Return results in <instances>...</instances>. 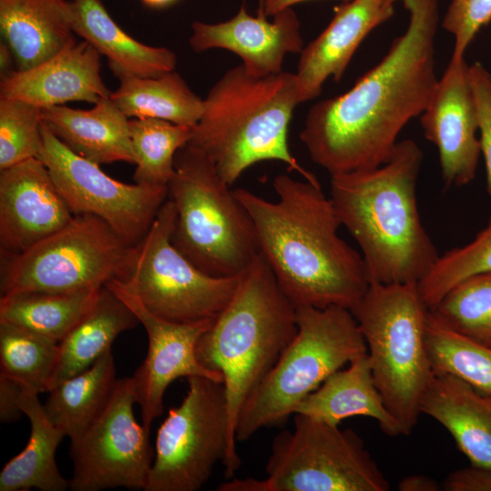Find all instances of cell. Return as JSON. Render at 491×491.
Segmentation results:
<instances>
[{
	"instance_id": "cell-28",
	"label": "cell",
	"mask_w": 491,
	"mask_h": 491,
	"mask_svg": "<svg viewBox=\"0 0 491 491\" xmlns=\"http://www.w3.org/2000/svg\"><path fill=\"white\" fill-rule=\"evenodd\" d=\"M117 379L112 350L47 393L46 416L75 446L106 406Z\"/></svg>"
},
{
	"instance_id": "cell-15",
	"label": "cell",
	"mask_w": 491,
	"mask_h": 491,
	"mask_svg": "<svg viewBox=\"0 0 491 491\" xmlns=\"http://www.w3.org/2000/svg\"><path fill=\"white\" fill-rule=\"evenodd\" d=\"M105 286L131 308L147 335L145 358L131 379L142 425L150 433L154 420L164 411V396L172 382L191 376L223 382L221 373L205 368L195 354L197 341L213 319L194 323L167 321L145 309L125 280L115 278Z\"/></svg>"
},
{
	"instance_id": "cell-32",
	"label": "cell",
	"mask_w": 491,
	"mask_h": 491,
	"mask_svg": "<svg viewBox=\"0 0 491 491\" xmlns=\"http://www.w3.org/2000/svg\"><path fill=\"white\" fill-rule=\"evenodd\" d=\"M426 345L435 372L455 375L491 395V348L455 331L430 310Z\"/></svg>"
},
{
	"instance_id": "cell-13",
	"label": "cell",
	"mask_w": 491,
	"mask_h": 491,
	"mask_svg": "<svg viewBox=\"0 0 491 491\" xmlns=\"http://www.w3.org/2000/svg\"><path fill=\"white\" fill-rule=\"evenodd\" d=\"M42 135L37 158L48 169L71 212L95 215L128 244L136 245L167 199L168 186L125 184L110 177L99 165L65 146L43 121Z\"/></svg>"
},
{
	"instance_id": "cell-22",
	"label": "cell",
	"mask_w": 491,
	"mask_h": 491,
	"mask_svg": "<svg viewBox=\"0 0 491 491\" xmlns=\"http://www.w3.org/2000/svg\"><path fill=\"white\" fill-rule=\"evenodd\" d=\"M42 121L70 150L97 165H135L129 120L108 98L88 110L64 105L41 108Z\"/></svg>"
},
{
	"instance_id": "cell-31",
	"label": "cell",
	"mask_w": 491,
	"mask_h": 491,
	"mask_svg": "<svg viewBox=\"0 0 491 491\" xmlns=\"http://www.w3.org/2000/svg\"><path fill=\"white\" fill-rule=\"evenodd\" d=\"M135 155L136 184L168 186L175 172V157L191 138L192 128L157 118L129 120Z\"/></svg>"
},
{
	"instance_id": "cell-1",
	"label": "cell",
	"mask_w": 491,
	"mask_h": 491,
	"mask_svg": "<svg viewBox=\"0 0 491 491\" xmlns=\"http://www.w3.org/2000/svg\"><path fill=\"white\" fill-rule=\"evenodd\" d=\"M406 31L382 60L345 94L311 106L299 137L330 175L385 164L406 125L420 115L436 85L438 0H400Z\"/></svg>"
},
{
	"instance_id": "cell-5",
	"label": "cell",
	"mask_w": 491,
	"mask_h": 491,
	"mask_svg": "<svg viewBox=\"0 0 491 491\" xmlns=\"http://www.w3.org/2000/svg\"><path fill=\"white\" fill-rule=\"evenodd\" d=\"M297 333L296 308L259 252L240 275L237 289L197 341L195 354L221 373L231 439L241 407Z\"/></svg>"
},
{
	"instance_id": "cell-26",
	"label": "cell",
	"mask_w": 491,
	"mask_h": 491,
	"mask_svg": "<svg viewBox=\"0 0 491 491\" xmlns=\"http://www.w3.org/2000/svg\"><path fill=\"white\" fill-rule=\"evenodd\" d=\"M138 324L131 308L109 287L102 286L92 307L58 343L57 361L48 391L90 367L112 350V344L121 333Z\"/></svg>"
},
{
	"instance_id": "cell-11",
	"label": "cell",
	"mask_w": 491,
	"mask_h": 491,
	"mask_svg": "<svg viewBox=\"0 0 491 491\" xmlns=\"http://www.w3.org/2000/svg\"><path fill=\"white\" fill-rule=\"evenodd\" d=\"M274 437L266 465L270 491H387L389 483L351 428L293 415Z\"/></svg>"
},
{
	"instance_id": "cell-43",
	"label": "cell",
	"mask_w": 491,
	"mask_h": 491,
	"mask_svg": "<svg viewBox=\"0 0 491 491\" xmlns=\"http://www.w3.org/2000/svg\"><path fill=\"white\" fill-rule=\"evenodd\" d=\"M308 0H260V7L266 16H273L283 10L292 8L293 5Z\"/></svg>"
},
{
	"instance_id": "cell-41",
	"label": "cell",
	"mask_w": 491,
	"mask_h": 491,
	"mask_svg": "<svg viewBox=\"0 0 491 491\" xmlns=\"http://www.w3.org/2000/svg\"><path fill=\"white\" fill-rule=\"evenodd\" d=\"M399 491H440L442 484L425 475H411L401 479L397 485Z\"/></svg>"
},
{
	"instance_id": "cell-27",
	"label": "cell",
	"mask_w": 491,
	"mask_h": 491,
	"mask_svg": "<svg viewBox=\"0 0 491 491\" xmlns=\"http://www.w3.org/2000/svg\"><path fill=\"white\" fill-rule=\"evenodd\" d=\"M38 393L23 386L20 407L30 422L25 447L0 472V491H65L69 481L60 473L56 449L65 435L48 419Z\"/></svg>"
},
{
	"instance_id": "cell-42",
	"label": "cell",
	"mask_w": 491,
	"mask_h": 491,
	"mask_svg": "<svg viewBox=\"0 0 491 491\" xmlns=\"http://www.w3.org/2000/svg\"><path fill=\"white\" fill-rule=\"evenodd\" d=\"M217 491H270L266 478L232 479L221 483Z\"/></svg>"
},
{
	"instance_id": "cell-9",
	"label": "cell",
	"mask_w": 491,
	"mask_h": 491,
	"mask_svg": "<svg viewBox=\"0 0 491 491\" xmlns=\"http://www.w3.org/2000/svg\"><path fill=\"white\" fill-rule=\"evenodd\" d=\"M134 246L101 218L75 215L63 228L19 254L1 252V296L96 290L129 272Z\"/></svg>"
},
{
	"instance_id": "cell-45",
	"label": "cell",
	"mask_w": 491,
	"mask_h": 491,
	"mask_svg": "<svg viewBox=\"0 0 491 491\" xmlns=\"http://www.w3.org/2000/svg\"><path fill=\"white\" fill-rule=\"evenodd\" d=\"M143 4L153 8H163L172 5L177 0H141Z\"/></svg>"
},
{
	"instance_id": "cell-37",
	"label": "cell",
	"mask_w": 491,
	"mask_h": 491,
	"mask_svg": "<svg viewBox=\"0 0 491 491\" xmlns=\"http://www.w3.org/2000/svg\"><path fill=\"white\" fill-rule=\"evenodd\" d=\"M491 21V0H451L442 27L455 39L451 57L463 58L482 27Z\"/></svg>"
},
{
	"instance_id": "cell-4",
	"label": "cell",
	"mask_w": 491,
	"mask_h": 491,
	"mask_svg": "<svg viewBox=\"0 0 491 491\" xmlns=\"http://www.w3.org/2000/svg\"><path fill=\"white\" fill-rule=\"evenodd\" d=\"M203 102L188 144L210 159L230 186L248 167L266 160L283 162L305 180L319 183L288 146L289 124L299 104L295 74L256 77L240 65L227 70Z\"/></svg>"
},
{
	"instance_id": "cell-14",
	"label": "cell",
	"mask_w": 491,
	"mask_h": 491,
	"mask_svg": "<svg viewBox=\"0 0 491 491\" xmlns=\"http://www.w3.org/2000/svg\"><path fill=\"white\" fill-rule=\"evenodd\" d=\"M131 376L117 379L104 410L70 448L73 491L145 490L154 462L149 432L134 415Z\"/></svg>"
},
{
	"instance_id": "cell-19",
	"label": "cell",
	"mask_w": 491,
	"mask_h": 491,
	"mask_svg": "<svg viewBox=\"0 0 491 491\" xmlns=\"http://www.w3.org/2000/svg\"><path fill=\"white\" fill-rule=\"evenodd\" d=\"M397 1L349 0L336 7L327 26L300 53L295 74L299 104L317 97L328 78L341 80L360 44L393 16Z\"/></svg>"
},
{
	"instance_id": "cell-8",
	"label": "cell",
	"mask_w": 491,
	"mask_h": 491,
	"mask_svg": "<svg viewBox=\"0 0 491 491\" xmlns=\"http://www.w3.org/2000/svg\"><path fill=\"white\" fill-rule=\"evenodd\" d=\"M296 308L297 333L243 404L235 426L237 442L266 426L284 423L329 376L367 353L350 309Z\"/></svg>"
},
{
	"instance_id": "cell-6",
	"label": "cell",
	"mask_w": 491,
	"mask_h": 491,
	"mask_svg": "<svg viewBox=\"0 0 491 491\" xmlns=\"http://www.w3.org/2000/svg\"><path fill=\"white\" fill-rule=\"evenodd\" d=\"M167 197L175 206L172 243L203 272L236 276L259 254L248 212L210 159L189 144L175 155Z\"/></svg>"
},
{
	"instance_id": "cell-35",
	"label": "cell",
	"mask_w": 491,
	"mask_h": 491,
	"mask_svg": "<svg viewBox=\"0 0 491 491\" xmlns=\"http://www.w3.org/2000/svg\"><path fill=\"white\" fill-rule=\"evenodd\" d=\"M430 311L455 331L491 348V273L462 281Z\"/></svg>"
},
{
	"instance_id": "cell-20",
	"label": "cell",
	"mask_w": 491,
	"mask_h": 491,
	"mask_svg": "<svg viewBox=\"0 0 491 491\" xmlns=\"http://www.w3.org/2000/svg\"><path fill=\"white\" fill-rule=\"evenodd\" d=\"M100 56L88 42L73 38L39 65L1 77L0 97L40 108L74 101L95 105L111 94L101 77Z\"/></svg>"
},
{
	"instance_id": "cell-18",
	"label": "cell",
	"mask_w": 491,
	"mask_h": 491,
	"mask_svg": "<svg viewBox=\"0 0 491 491\" xmlns=\"http://www.w3.org/2000/svg\"><path fill=\"white\" fill-rule=\"evenodd\" d=\"M266 17L261 7L253 16L242 5L227 21L194 22L189 44L197 53L220 48L235 54L253 76L282 73L286 55L300 54L305 47L300 22L292 8L276 14L272 21Z\"/></svg>"
},
{
	"instance_id": "cell-29",
	"label": "cell",
	"mask_w": 491,
	"mask_h": 491,
	"mask_svg": "<svg viewBox=\"0 0 491 491\" xmlns=\"http://www.w3.org/2000/svg\"><path fill=\"white\" fill-rule=\"evenodd\" d=\"M110 99L126 116L157 118L193 128L199 121L203 99L183 77L172 71L158 77L122 75Z\"/></svg>"
},
{
	"instance_id": "cell-3",
	"label": "cell",
	"mask_w": 491,
	"mask_h": 491,
	"mask_svg": "<svg viewBox=\"0 0 491 491\" xmlns=\"http://www.w3.org/2000/svg\"><path fill=\"white\" fill-rule=\"evenodd\" d=\"M422 161L418 145L404 139L385 164L331 175L329 197L360 248L370 283H418L439 256L417 207Z\"/></svg>"
},
{
	"instance_id": "cell-34",
	"label": "cell",
	"mask_w": 491,
	"mask_h": 491,
	"mask_svg": "<svg viewBox=\"0 0 491 491\" xmlns=\"http://www.w3.org/2000/svg\"><path fill=\"white\" fill-rule=\"evenodd\" d=\"M485 273H491V216L470 243L439 255L417 288L431 310L456 285Z\"/></svg>"
},
{
	"instance_id": "cell-7",
	"label": "cell",
	"mask_w": 491,
	"mask_h": 491,
	"mask_svg": "<svg viewBox=\"0 0 491 491\" xmlns=\"http://www.w3.org/2000/svg\"><path fill=\"white\" fill-rule=\"evenodd\" d=\"M365 338L376 386L401 435L414 430L435 371L426 345L429 309L417 283H370L350 309Z\"/></svg>"
},
{
	"instance_id": "cell-38",
	"label": "cell",
	"mask_w": 491,
	"mask_h": 491,
	"mask_svg": "<svg viewBox=\"0 0 491 491\" xmlns=\"http://www.w3.org/2000/svg\"><path fill=\"white\" fill-rule=\"evenodd\" d=\"M470 82L478 114V137L484 157L486 190L491 195V73L480 62L469 65Z\"/></svg>"
},
{
	"instance_id": "cell-12",
	"label": "cell",
	"mask_w": 491,
	"mask_h": 491,
	"mask_svg": "<svg viewBox=\"0 0 491 491\" xmlns=\"http://www.w3.org/2000/svg\"><path fill=\"white\" fill-rule=\"evenodd\" d=\"M175 206L168 197L145 236L134 246L125 280L151 314L171 322L214 319L227 306L240 275L210 276L172 243Z\"/></svg>"
},
{
	"instance_id": "cell-17",
	"label": "cell",
	"mask_w": 491,
	"mask_h": 491,
	"mask_svg": "<svg viewBox=\"0 0 491 491\" xmlns=\"http://www.w3.org/2000/svg\"><path fill=\"white\" fill-rule=\"evenodd\" d=\"M48 169L33 157L0 170V249L22 253L74 217Z\"/></svg>"
},
{
	"instance_id": "cell-23",
	"label": "cell",
	"mask_w": 491,
	"mask_h": 491,
	"mask_svg": "<svg viewBox=\"0 0 491 491\" xmlns=\"http://www.w3.org/2000/svg\"><path fill=\"white\" fill-rule=\"evenodd\" d=\"M72 30L88 42L116 76L158 77L175 71V54L131 37L110 16L101 0L68 1Z\"/></svg>"
},
{
	"instance_id": "cell-30",
	"label": "cell",
	"mask_w": 491,
	"mask_h": 491,
	"mask_svg": "<svg viewBox=\"0 0 491 491\" xmlns=\"http://www.w3.org/2000/svg\"><path fill=\"white\" fill-rule=\"evenodd\" d=\"M99 289L62 293L27 291L1 296L0 321L59 343L92 307Z\"/></svg>"
},
{
	"instance_id": "cell-21",
	"label": "cell",
	"mask_w": 491,
	"mask_h": 491,
	"mask_svg": "<svg viewBox=\"0 0 491 491\" xmlns=\"http://www.w3.org/2000/svg\"><path fill=\"white\" fill-rule=\"evenodd\" d=\"M420 412L449 432L470 465L491 467V395L455 375L435 372Z\"/></svg>"
},
{
	"instance_id": "cell-36",
	"label": "cell",
	"mask_w": 491,
	"mask_h": 491,
	"mask_svg": "<svg viewBox=\"0 0 491 491\" xmlns=\"http://www.w3.org/2000/svg\"><path fill=\"white\" fill-rule=\"evenodd\" d=\"M42 145L41 108L0 97V170L37 157Z\"/></svg>"
},
{
	"instance_id": "cell-16",
	"label": "cell",
	"mask_w": 491,
	"mask_h": 491,
	"mask_svg": "<svg viewBox=\"0 0 491 491\" xmlns=\"http://www.w3.org/2000/svg\"><path fill=\"white\" fill-rule=\"evenodd\" d=\"M420 124L425 137L438 150L445 185L461 187L472 182L481 149L477 107L465 57L450 58L420 115Z\"/></svg>"
},
{
	"instance_id": "cell-10",
	"label": "cell",
	"mask_w": 491,
	"mask_h": 491,
	"mask_svg": "<svg viewBox=\"0 0 491 491\" xmlns=\"http://www.w3.org/2000/svg\"><path fill=\"white\" fill-rule=\"evenodd\" d=\"M181 404L171 408L158 428L155 457L145 491H197L221 462L229 479L241 466L230 436L223 382L186 378Z\"/></svg>"
},
{
	"instance_id": "cell-25",
	"label": "cell",
	"mask_w": 491,
	"mask_h": 491,
	"mask_svg": "<svg viewBox=\"0 0 491 491\" xmlns=\"http://www.w3.org/2000/svg\"><path fill=\"white\" fill-rule=\"evenodd\" d=\"M0 31L17 70L59 52L73 36L66 0H0Z\"/></svg>"
},
{
	"instance_id": "cell-39",
	"label": "cell",
	"mask_w": 491,
	"mask_h": 491,
	"mask_svg": "<svg viewBox=\"0 0 491 491\" xmlns=\"http://www.w3.org/2000/svg\"><path fill=\"white\" fill-rule=\"evenodd\" d=\"M445 491H491V467L469 466L455 470L442 483Z\"/></svg>"
},
{
	"instance_id": "cell-2",
	"label": "cell",
	"mask_w": 491,
	"mask_h": 491,
	"mask_svg": "<svg viewBox=\"0 0 491 491\" xmlns=\"http://www.w3.org/2000/svg\"><path fill=\"white\" fill-rule=\"evenodd\" d=\"M276 201L235 189L248 212L259 251L296 307L351 309L370 281L360 253L338 235L342 225L320 184L279 175Z\"/></svg>"
},
{
	"instance_id": "cell-40",
	"label": "cell",
	"mask_w": 491,
	"mask_h": 491,
	"mask_svg": "<svg viewBox=\"0 0 491 491\" xmlns=\"http://www.w3.org/2000/svg\"><path fill=\"white\" fill-rule=\"evenodd\" d=\"M23 385L8 376L0 375V421L13 423L24 415L20 407Z\"/></svg>"
},
{
	"instance_id": "cell-33",
	"label": "cell",
	"mask_w": 491,
	"mask_h": 491,
	"mask_svg": "<svg viewBox=\"0 0 491 491\" xmlns=\"http://www.w3.org/2000/svg\"><path fill=\"white\" fill-rule=\"evenodd\" d=\"M58 356V343L0 321V375L47 393Z\"/></svg>"
},
{
	"instance_id": "cell-44",
	"label": "cell",
	"mask_w": 491,
	"mask_h": 491,
	"mask_svg": "<svg viewBox=\"0 0 491 491\" xmlns=\"http://www.w3.org/2000/svg\"><path fill=\"white\" fill-rule=\"evenodd\" d=\"M14 54L9 47V45L2 40L0 43V71L1 77L8 75L12 72V64H13Z\"/></svg>"
},
{
	"instance_id": "cell-24",
	"label": "cell",
	"mask_w": 491,
	"mask_h": 491,
	"mask_svg": "<svg viewBox=\"0 0 491 491\" xmlns=\"http://www.w3.org/2000/svg\"><path fill=\"white\" fill-rule=\"evenodd\" d=\"M294 414L336 426L348 417L366 416L375 419L386 435H401L376 386L367 353L329 376L298 404Z\"/></svg>"
}]
</instances>
